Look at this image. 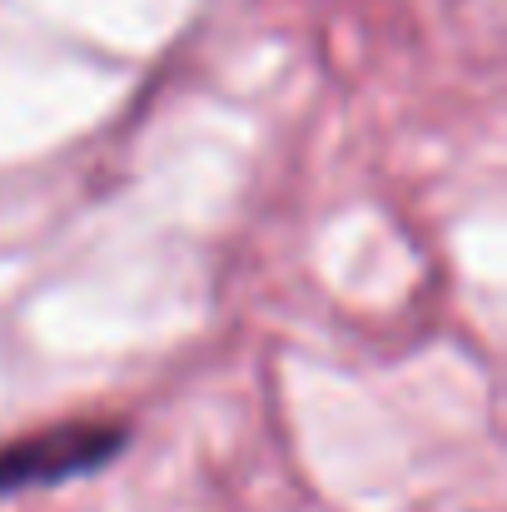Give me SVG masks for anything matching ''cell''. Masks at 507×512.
<instances>
[{"mask_svg": "<svg viewBox=\"0 0 507 512\" xmlns=\"http://www.w3.org/2000/svg\"><path fill=\"white\" fill-rule=\"evenodd\" d=\"M135 443V428L125 418H70L50 423L40 433L0 443V503L40 488H60L75 478L105 473L125 448Z\"/></svg>", "mask_w": 507, "mask_h": 512, "instance_id": "obj_1", "label": "cell"}]
</instances>
